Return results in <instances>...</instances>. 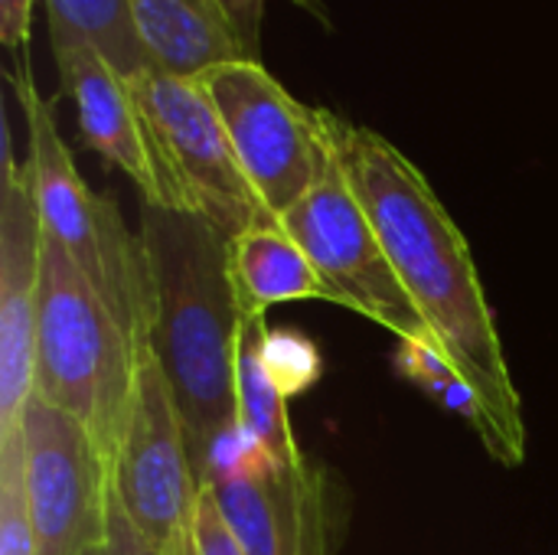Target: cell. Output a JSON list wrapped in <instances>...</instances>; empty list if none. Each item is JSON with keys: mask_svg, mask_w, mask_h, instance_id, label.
Wrapping results in <instances>:
<instances>
[{"mask_svg": "<svg viewBox=\"0 0 558 555\" xmlns=\"http://www.w3.org/2000/svg\"><path fill=\"white\" fill-rule=\"evenodd\" d=\"M340 164L441 357L484 399L510 464L526 461L523 402L471 245L425 173L379 131L340 121Z\"/></svg>", "mask_w": 558, "mask_h": 555, "instance_id": "obj_1", "label": "cell"}, {"mask_svg": "<svg viewBox=\"0 0 558 555\" xmlns=\"http://www.w3.org/2000/svg\"><path fill=\"white\" fill-rule=\"evenodd\" d=\"M141 245L150 281V343L203 484L216 445L239 425L242 314L229 281V239L199 216L144 203Z\"/></svg>", "mask_w": 558, "mask_h": 555, "instance_id": "obj_2", "label": "cell"}, {"mask_svg": "<svg viewBox=\"0 0 558 555\" xmlns=\"http://www.w3.org/2000/svg\"><path fill=\"white\" fill-rule=\"evenodd\" d=\"M134 373L137 347L118 327L65 249L46 232L33 396L75 419L108 468L121 445Z\"/></svg>", "mask_w": 558, "mask_h": 555, "instance_id": "obj_3", "label": "cell"}, {"mask_svg": "<svg viewBox=\"0 0 558 555\" xmlns=\"http://www.w3.org/2000/svg\"><path fill=\"white\" fill-rule=\"evenodd\" d=\"M10 82L26 114L43 229L65 249L118 327L141 350L150 340V281L141 236H131L111 196L95 193L82 180L72 150L56 128L52 105L39 95L26 59H16Z\"/></svg>", "mask_w": 558, "mask_h": 555, "instance_id": "obj_4", "label": "cell"}, {"mask_svg": "<svg viewBox=\"0 0 558 555\" xmlns=\"http://www.w3.org/2000/svg\"><path fill=\"white\" fill-rule=\"evenodd\" d=\"M196 82L209 95L255 196L268 216L281 219L330 170L343 118L301 105L255 59L216 65Z\"/></svg>", "mask_w": 558, "mask_h": 555, "instance_id": "obj_5", "label": "cell"}, {"mask_svg": "<svg viewBox=\"0 0 558 555\" xmlns=\"http://www.w3.org/2000/svg\"><path fill=\"white\" fill-rule=\"evenodd\" d=\"M131 85L180 213L206 219L226 239L268 216L196 79L147 69Z\"/></svg>", "mask_w": 558, "mask_h": 555, "instance_id": "obj_6", "label": "cell"}, {"mask_svg": "<svg viewBox=\"0 0 558 555\" xmlns=\"http://www.w3.org/2000/svg\"><path fill=\"white\" fill-rule=\"evenodd\" d=\"M281 226L304 249L327 301L383 324L399 340H418L438 350L435 334L405 294L360 196L347 180L340 147L324 180L281 216Z\"/></svg>", "mask_w": 558, "mask_h": 555, "instance_id": "obj_7", "label": "cell"}, {"mask_svg": "<svg viewBox=\"0 0 558 555\" xmlns=\"http://www.w3.org/2000/svg\"><path fill=\"white\" fill-rule=\"evenodd\" d=\"M111 487L128 517L163 555L193 553L199 478L190 458L180 409L147 340L137 350V373L121 445L111 464Z\"/></svg>", "mask_w": 558, "mask_h": 555, "instance_id": "obj_8", "label": "cell"}, {"mask_svg": "<svg viewBox=\"0 0 558 555\" xmlns=\"http://www.w3.org/2000/svg\"><path fill=\"white\" fill-rule=\"evenodd\" d=\"M36 555H92L105 543L111 468L85 429L43 399L23 409Z\"/></svg>", "mask_w": 558, "mask_h": 555, "instance_id": "obj_9", "label": "cell"}, {"mask_svg": "<svg viewBox=\"0 0 558 555\" xmlns=\"http://www.w3.org/2000/svg\"><path fill=\"white\" fill-rule=\"evenodd\" d=\"M43 213L29 157H13L3 124L0 177V438L20 432L23 409L33 399L36 314L43 278Z\"/></svg>", "mask_w": 558, "mask_h": 555, "instance_id": "obj_10", "label": "cell"}, {"mask_svg": "<svg viewBox=\"0 0 558 555\" xmlns=\"http://www.w3.org/2000/svg\"><path fill=\"white\" fill-rule=\"evenodd\" d=\"M49 43L62 95H69L75 105V121L85 147L118 167L141 190L147 206L180 213L131 79L121 75L85 33L59 16H49Z\"/></svg>", "mask_w": 558, "mask_h": 555, "instance_id": "obj_11", "label": "cell"}, {"mask_svg": "<svg viewBox=\"0 0 558 555\" xmlns=\"http://www.w3.org/2000/svg\"><path fill=\"white\" fill-rule=\"evenodd\" d=\"M219 510L248 555H333L337 500L327 474L307 461L284 468L275 458L245 474L209 484Z\"/></svg>", "mask_w": 558, "mask_h": 555, "instance_id": "obj_12", "label": "cell"}, {"mask_svg": "<svg viewBox=\"0 0 558 555\" xmlns=\"http://www.w3.org/2000/svg\"><path fill=\"white\" fill-rule=\"evenodd\" d=\"M128 10L160 72L199 79L216 65L248 59L216 0H128Z\"/></svg>", "mask_w": 558, "mask_h": 555, "instance_id": "obj_13", "label": "cell"}, {"mask_svg": "<svg viewBox=\"0 0 558 555\" xmlns=\"http://www.w3.org/2000/svg\"><path fill=\"white\" fill-rule=\"evenodd\" d=\"M226 258L242 321L265 317L268 307L288 301H327V291L304 249L275 216H262L229 239Z\"/></svg>", "mask_w": 558, "mask_h": 555, "instance_id": "obj_14", "label": "cell"}, {"mask_svg": "<svg viewBox=\"0 0 558 555\" xmlns=\"http://www.w3.org/2000/svg\"><path fill=\"white\" fill-rule=\"evenodd\" d=\"M268 327L265 317H245L239 334V360H235V402H239V425H245L265 451L284 464V468H304L307 458L294 438L288 399L271 383L265 360H262V340Z\"/></svg>", "mask_w": 558, "mask_h": 555, "instance_id": "obj_15", "label": "cell"}, {"mask_svg": "<svg viewBox=\"0 0 558 555\" xmlns=\"http://www.w3.org/2000/svg\"><path fill=\"white\" fill-rule=\"evenodd\" d=\"M396 373L405 376L412 386H418L428 399H435L445 412L458 415L464 425H471V432L484 442V448L490 451L494 461H500L504 468L510 464V451L484 406V399L474 393V386L441 357V350L418 343V340H399L396 360H392Z\"/></svg>", "mask_w": 558, "mask_h": 555, "instance_id": "obj_16", "label": "cell"}, {"mask_svg": "<svg viewBox=\"0 0 558 555\" xmlns=\"http://www.w3.org/2000/svg\"><path fill=\"white\" fill-rule=\"evenodd\" d=\"M46 13L85 33L121 75L137 79L147 69H157L134 29L128 0H46Z\"/></svg>", "mask_w": 558, "mask_h": 555, "instance_id": "obj_17", "label": "cell"}, {"mask_svg": "<svg viewBox=\"0 0 558 555\" xmlns=\"http://www.w3.org/2000/svg\"><path fill=\"white\" fill-rule=\"evenodd\" d=\"M0 555H36L23 429L0 438Z\"/></svg>", "mask_w": 558, "mask_h": 555, "instance_id": "obj_18", "label": "cell"}, {"mask_svg": "<svg viewBox=\"0 0 558 555\" xmlns=\"http://www.w3.org/2000/svg\"><path fill=\"white\" fill-rule=\"evenodd\" d=\"M262 360H265V370H268L271 383L278 386V393L284 399L304 396L324 376L320 347L307 334H301L294 327L268 330L265 340H262Z\"/></svg>", "mask_w": 558, "mask_h": 555, "instance_id": "obj_19", "label": "cell"}, {"mask_svg": "<svg viewBox=\"0 0 558 555\" xmlns=\"http://www.w3.org/2000/svg\"><path fill=\"white\" fill-rule=\"evenodd\" d=\"M216 3H219L222 16L229 20L235 39L242 43L245 56L255 59V62H262V16H265V0H216ZM291 3H298L301 10H307L324 26H333L324 0H291Z\"/></svg>", "mask_w": 558, "mask_h": 555, "instance_id": "obj_20", "label": "cell"}, {"mask_svg": "<svg viewBox=\"0 0 558 555\" xmlns=\"http://www.w3.org/2000/svg\"><path fill=\"white\" fill-rule=\"evenodd\" d=\"M193 553L196 555H248L242 550V543L235 540V533L229 530L219 500L213 494V487L199 491V504H196V520H193Z\"/></svg>", "mask_w": 558, "mask_h": 555, "instance_id": "obj_21", "label": "cell"}, {"mask_svg": "<svg viewBox=\"0 0 558 555\" xmlns=\"http://www.w3.org/2000/svg\"><path fill=\"white\" fill-rule=\"evenodd\" d=\"M98 555H163L128 517L114 487H108V514H105V543Z\"/></svg>", "mask_w": 558, "mask_h": 555, "instance_id": "obj_22", "label": "cell"}, {"mask_svg": "<svg viewBox=\"0 0 558 555\" xmlns=\"http://www.w3.org/2000/svg\"><path fill=\"white\" fill-rule=\"evenodd\" d=\"M33 0H0V43L7 49H20L29 39Z\"/></svg>", "mask_w": 558, "mask_h": 555, "instance_id": "obj_23", "label": "cell"}, {"mask_svg": "<svg viewBox=\"0 0 558 555\" xmlns=\"http://www.w3.org/2000/svg\"><path fill=\"white\" fill-rule=\"evenodd\" d=\"M92 555H98V553H92Z\"/></svg>", "mask_w": 558, "mask_h": 555, "instance_id": "obj_24", "label": "cell"}]
</instances>
